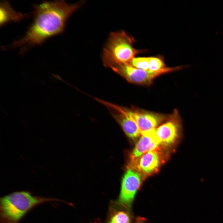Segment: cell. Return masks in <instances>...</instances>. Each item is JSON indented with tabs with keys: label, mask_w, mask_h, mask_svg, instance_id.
Instances as JSON below:
<instances>
[{
	"label": "cell",
	"mask_w": 223,
	"mask_h": 223,
	"mask_svg": "<svg viewBox=\"0 0 223 223\" xmlns=\"http://www.w3.org/2000/svg\"><path fill=\"white\" fill-rule=\"evenodd\" d=\"M82 3L68 4L64 0H55L33 5V21L25 34L3 48L20 47L22 54L30 48L62 33L68 19Z\"/></svg>",
	"instance_id": "cell-1"
},
{
	"label": "cell",
	"mask_w": 223,
	"mask_h": 223,
	"mask_svg": "<svg viewBox=\"0 0 223 223\" xmlns=\"http://www.w3.org/2000/svg\"><path fill=\"white\" fill-rule=\"evenodd\" d=\"M59 199L35 196L28 191L14 192L0 198V223H19L31 210L37 205Z\"/></svg>",
	"instance_id": "cell-2"
},
{
	"label": "cell",
	"mask_w": 223,
	"mask_h": 223,
	"mask_svg": "<svg viewBox=\"0 0 223 223\" xmlns=\"http://www.w3.org/2000/svg\"><path fill=\"white\" fill-rule=\"evenodd\" d=\"M134 39L124 31L111 33L102 55L104 66L111 68L121 64H129L139 51L133 46Z\"/></svg>",
	"instance_id": "cell-3"
},
{
	"label": "cell",
	"mask_w": 223,
	"mask_h": 223,
	"mask_svg": "<svg viewBox=\"0 0 223 223\" xmlns=\"http://www.w3.org/2000/svg\"><path fill=\"white\" fill-rule=\"evenodd\" d=\"M184 66L165 67L156 72L146 71L126 64H121L111 68L129 82L143 85H149L157 77L164 74L182 69Z\"/></svg>",
	"instance_id": "cell-4"
},
{
	"label": "cell",
	"mask_w": 223,
	"mask_h": 223,
	"mask_svg": "<svg viewBox=\"0 0 223 223\" xmlns=\"http://www.w3.org/2000/svg\"><path fill=\"white\" fill-rule=\"evenodd\" d=\"M144 180L138 171L127 168L122 178L120 192L116 202L131 210L136 195L140 189Z\"/></svg>",
	"instance_id": "cell-5"
},
{
	"label": "cell",
	"mask_w": 223,
	"mask_h": 223,
	"mask_svg": "<svg viewBox=\"0 0 223 223\" xmlns=\"http://www.w3.org/2000/svg\"><path fill=\"white\" fill-rule=\"evenodd\" d=\"M181 130V119L178 111L175 109L155 131L160 146L163 149L171 147L176 143Z\"/></svg>",
	"instance_id": "cell-6"
},
{
	"label": "cell",
	"mask_w": 223,
	"mask_h": 223,
	"mask_svg": "<svg viewBox=\"0 0 223 223\" xmlns=\"http://www.w3.org/2000/svg\"><path fill=\"white\" fill-rule=\"evenodd\" d=\"M161 148L148 151L129 161L127 168L137 171L144 179L156 173L165 161L164 155Z\"/></svg>",
	"instance_id": "cell-7"
},
{
	"label": "cell",
	"mask_w": 223,
	"mask_h": 223,
	"mask_svg": "<svg viewBox=\"0 0 223 223\" xmlns=\"http://www.w3.org/2000/svg\"><path fill=\"white\" fill-rule=\"evenodd\" d=\"M128 115L136 123L141 134L155 129L164 122L169 115L149 112L132 107H124Z\"/></svg>",
	"instance_id": "cell-8"
},
{
	"label": "cell",
	"mask_w": 223,
	"mask_h": 223,
	"mask_svg": "<svg viewBox=\"0 0 223 223\" xmlns=\"http://www.w3.org/2000/svg\"><path fill=\"white\" fill-rule=\"evenodd\" d=\"M95 100L109 109L112 116L120 124L125 133L129 138L134 140L141 135L136 124L126 114L124 107L97 98Z\"/></svg>",
	"instance_id": "cell-9"
},
{
	"label": "cell",
	"mask_w": 223,
	"mask_h": 223,
	"mask_svg": "<svg viewBox=\"0 0 223 223\" xmlns=\"http://www.w3.org/2000/svg\"><path fill=\"white\" fill-rule=\"evenodd\" d=\"M155 130V129L141 134L130 154L129 161L137 159L148 151L161 147Z\"/></svg>",
	"instance_id": "cell-10"
},
{
	"label": "cell",
	"mask_w": 223,
	"mask_h": 223,
	"mask_svg": "<svg viewBox=\"0 0 223 223\" xmlns=\"http://www.w3.org/2000/svg\"><path fill=\"white\" fill-rule=\"evenodd\" d=\"M134 218L131 210L112 202L105 223H132Z\"/></svg>",
	"instance_id": "cell-11"
},
{
	"label": "cell",
	"mask_w": 223,
	"mask_h": 223,
	"mask_svg": "<svg viewBox=\"0 0 223 223\" xmlns=\"http://www.w3.org/2000/svg\"><path fill=\"white\" fill-rule=\"evenodd\" d=\"M0 26H3L12 22H17L28 15L21 12H17L12 7L7 1H2L0 2Z\"/></svg>",
	"instance_id": "cell-12"
},
{
	"label": "cell",
	"mask_w": 223,
	"mask_h": 223,
	"mask_svg": "<svg viewBox=\"0 0 223 223\" xmlns=\"http://www.w3.org/2000/svg\"><path fill=\"white\" fill-rule=\"evenodd\" d=\"M150 57L134 58L130 65L136 68L144 70H149Z\"/></svg>",
	"instance_id": "cell-13"
},
{
	"label": "cell",
	"mask_w": 223,
	"mask_h": 223,
	"mask_svg": "<svg viewBox=\"0 0 223 223\" xmlns=\"http://www.w3.org/2000/svg\"><path fill=\"white\" fill-rule=\"evenodd\" d=\"M165 67V65L162 59L158 57H150L149 70L156 72Z\"/></svg>",
	"instance_id": "cell-14"
},
{
	"label": "cell",
	"mask_w": 223,
	"mask_h": 223,
	"mask_svg": "<svg viewBox=\"0 0 223 223\" xmlns=\"http://www.w3.org/2000/svg\"><path fill=\"white\" fill-rule=\"evenodd\" d=\"M147 221L144 218L137 216L134 218L132 223H146Z\"/></svg>",
	"instance_id": "cell-15"
}]
</instances>
